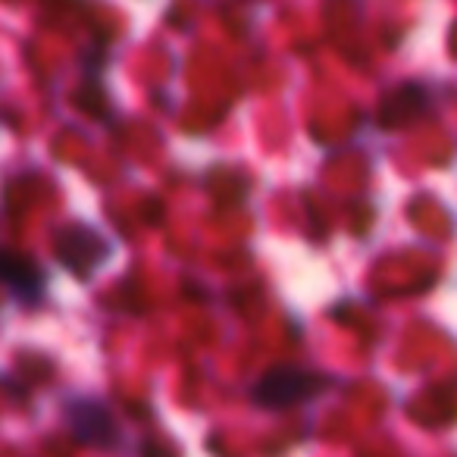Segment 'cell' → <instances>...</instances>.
<instances>
[{"label":"cell","instance_id":"obj_4","mask_svg":"<svg viewBox=\"0 0 457 457\" xmlns=\"http://www.w3.org/2000/svg\"><path fill=\"white\" fill-rule=\"evenodd\" d=\"M4 282H7L10 295L20 298L22 304H38L45 295V273L41 267L26 254L7 251L4 254Z\"/></svg>","mask_w":457,"mask_h":457},{"label":"cell","instance_id":"obj_2","mask_svg":"<svg viewBox=\"0 0 457 457\" xmlns=\"http://www.w3.org/2000/svg\"><path fill=\"white\" fill-rule=\"evenodd\" d=\"M66 429L79 445L91 448H110L116 442V420L101 401H72L66 407Z\"/></svg>","mask_w":457,"mask_h":457},{"label":"cell","instance_id":"obj_3","mask_svg":"<svg viewBox=\"0 0 457 457\" xmlns=\"http://www.w3.org/2000/svg\"><path fill=\"white\" fill-rule=\"evenodd\" d=\"M57 257L66 270L79 276H88L91 267L104 261V242L85 226H72L57 236Z\"/></svg>","mask_w":457,"mask_h":457},{"label":"cell","instance_id":"obj_1","mask_svg":"<svg viewBox=\"0 0 457 457\" xmlns=\"http://www.w3.org/2000/svg\"><path fill=\"white\" fill-rule=\"evenodd\" d=\"M323 388L326 379L320 373H311V370L301 367H273L257 379L251 398L261 407H292L320 395Z\"/></svg>","mask_w":457,"mask_h":457},{"label":"cell","instance_id":"obj_5","mask_svg":"<svg viewBox=\"0 0 457 457\" xmlns=\"http://www.w3.org/2000/svg\"><path fill=\"white\" fill-rule=\"evenodd\" d=\"M423 113V91L417 85H404L401 91L388 95L382 101V113H379V122L386 129L392 126H401V122H411L413 116Z\"/></svg>","mask_w":457,"mask_h":457}]
</instances>
